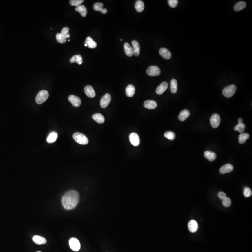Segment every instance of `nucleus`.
I'll return each instance as SVG.
<instances>
[{
  "label": "nucleus",
  "mask_w": 252,
  "mask_h": 252,
  "mask_svg": "<svg viewBox=\"0 0 252 252\" xmlns=\"http://www.w3.org/2000/svg\"><path fill=\"white\" fill-rule=\"evenodd\" d=\"M164 135L165 138H167L168 140H171V141L174 140L176 138V135L173 132H166Z\"/></svg>",
  "instance_id": "72a5a7b5"
},
{
  "label": "nucleus",
  "mask_w": 252,
  "mask_h": 252,
  "mask_svg": "<svg viewBox=\"0 0 252 252\" xmlns=\"http://www.w3.org/2000/svg\"><path fill=\"white\" fill-rule=\"evenodd\" d=\"M56 39L57 42L61 43H64L66 42V39L61 33L57 34Z\"/></svg>",
  "instance_id": "f704fd0d"
},
{
  "label": "nucleus",
  "mask_w": 252,
  "mask_h": 252,
  "mask_svg": "<svg viewBox=\"0 0 252 252\" xmlns=\"http://www.w3.org/2000/svg\"><path fill=\"white\" fill-rule=\"evenodd\" d=\"M147 73L151 76H158L161 73V70L157 66H151L147 69Z\"/></svg>",
  "instance_id": "0eeeda50"
},
{
  "label": "nucleus",
  "mask_w": 252,
  "mask_h": 252,
  "mask_svg": "<svg viewBox=\"0 0 252 252\" xmlns=\"http://www.w3.org/2000/svg\"><path fill=\"white\" fill-rule=\"evenodd\" d=\"M236 90L235 85H230L224 89L222 92L223 95L226 98H230L235 94Z\"/></svg>",
  "instance_id": "20e7f679"
},
{
  "label": "nucleus",
  "mask_w": 252,
  "mask_h": 252,
  "mask_svg": "<svg viewBox=\"0 0 252 252\" xmlns=\"http://www.w3.org/2000/svg\"><path fill=\"white\" fill-rule=\"evenodd\" d=\"M58 138V135L56 132L53 131L50 132L47 138V142L49 144H52L55 142Z\"/></svg>",
  "instance_id": "6ab92c4d"
},
{
  "label": "nucleus",
  "mask_w": 252,
  "mask_h": 252,
  "mask_svg": "<svg viewBox=\"0 0 252 252\" xmlns=\"http://www.w3.org/2000/svg\"><path fill=\"white\" fill-rule=\"evenodd\" d=\"M70 247L72 250L74 251H78L80 250L81 246L80 242L78 239L76 238H72L69 240Z\"/></svg>",
  "instance_id": "39448f33"
},
{
  "label": "nucleus",
  "mask_w": 252,
  "mask_h": 252,
  "mask_svg": "<svg viewBox=\"0 0 252 252\" xmlns=\"http://www.w3.org/2000/svg\"><path fill=\"white\" fill-rule=\"evenodd\" d=\"M245 128H246V126L244 123H238L234 128V130L242 133L244 131Z\"/></svg>",
  "instance_id": "473e14b6"
},
{
  "label": "nucleus",
  "mask_w": 252,
  "mask_h": 252,
  "mask_svg": "<svg viewBox=\"0 0 252 252\" xmlns=\"http://www.w3.org/2000/svg\"><path fill=\"white\" fill-rule=\"evenodd\" d=\"M168 3L171 8H174L177 7L178 4V1L177 0H168Z\"/></svg>",
  "instance_id": "ea45409f"
},
{
  "label": "nucleus",
  "mask_w": 252,
  "mask_h": 252,
  "mask_svg": "<svg viewBox=\"0 0 252 252\" xmlns=\"http://www.w3.org/2000/svg\"><path fill=\"white\" fill-rule=\"evenodd\" d=\"M84 2V0H71L70 1V4L71 6H77L81 5Z\"/></svg>",
  "instance_id": "e433bc0d"
},
{
  "label": "nucleus",
  "mask_w": 252,
  "mask_h": 252,
  "mask_svg": "<svg viewBox=\"0 0 252 252\" xmlns=\"http://www.w3.org/2000/svg\"><path fill=\"white\" fill-rule=\"evenodd\" d=\"M218 196L220 198L223 200L224 198L226 197V194L225 193H223V192H220L218 194Z\"/></svg>",
  "instance_id": "a19ab883"
},
{
  "label": "nucleus",
  "mask_w": 252,
  "mask_h": 252,
  "mask_svg": "<svg viewBox=\"0 0 252 252\" xmlns=\"http://www.w3.org/2000/svg\"><path fill=\"white\" fill-rule=\"evenodd\" d=\"M144 106L148 109H154L157 108V104L154 100H146L144 103Z\"/></svg>",
  "instance_id": "a211bd4d"
},
{
  "label": "nucleus",
  "mask_w": 252,
  "mask_h": 252,
  "mask_svg": "<svg viewBox=\"0 0 252 252\" xmlns=\"http://www.w3.org/2000/svg\"><path fill=\"white\" fill-rule=\"evenodd\" d=\"M68 100L74 107H79L81 104V100L80 98L74 95H70L68 97Z\"/></svg>",
  "instance_id": "1a4fd4ad"
},
{
  "label": "nucleus",
  "mask_w": 252,
  "mask_h": 252,
  "mask_svg": "<svg viewBox=\"0 0 252 252\" xmlns=\"http://www.w3.org/2000/svg\"><path fill=\"white\" fill-rule=\"evenodd\" d=\"M70 62L71 63H77L79 65H81L83 63L82 57L80 55H74L70 59Z\"/></svg>",
  "instance_id": "c85d7f7f"
},
{
  "label": "nucleus",
  "mask_w": 252,
  "mask_h": 252,
  "mask_svg": "<svg viewBox=\"0 0 252 252\" xmlns=\"http://www.w3.org/2000/svg\"><path fill=\"white\" fill-rule=\"evenodd\" d=\"M204 156L210 161H213L216 159L217 155L214 152L206 151L204 153Z\"/></svg>",
  "instance_id": "b1692460"
},
{
  "label": "nucleus",
  "mask_w": 252,
  "mask_h": 252,
  "mask_svg": "<svg viewBox=\"0 0 252 252\" xmlns=\"http://www.w3.org/2000/svg\"><path fill=\"white\" fill-rule=\"evenodd\" d=\"M223 204L226 207H228L231 204V200L229 197H226L224 198L222 202Z\"/></svg>",
  "instance_id": "58836bf2"
},
{
  "label": "nucleus",
  "mask_w": 252,
  "mask_h": 252,
  "mask_svg": "<svg viewBox=\"0 0 252 252\" xmlns=\"http://www.w3.org/2000/svg\"><path fill=\"white\" fill-rule=\"evenodd\" d=\"M238 123H243V119L242 118H239L238 119Z\"/></svg>",
  "instance_id": "79ce46f5"
},
{
  "label": "nucleus",
  "mask_w": 252,
  "mask_h": 252,
  "mask_svg": "<svg viewBox=\"0 0 252 252\" xmlns=\"http://www.w3.org/2000/svg\"><path fill=\"white\" fill-rule=\"evenodd\" d=\"M159 54L164 59H170L171 57V53L167 49L162 48L159 50Z\"/></svg>",
  "instance_id": "4468645a"
},
{
  "label": "nucleus",
  "mask_w": 252,
  "mask_h": 252,
  "mask_svg": "<svg viewBox=\"0 0 252 252\" xmlns=\"http://www.w3.org/2000/svg\"><path fill=\"white\" fill-rule=\"evenodd\" d=\"M221 119L220 115L214 114L211 116L210 119V123L211 127L214 128H217L220 125Z\"/></svg>",
  "instance_id": "423d86ee"
},
{
  "label": "nucleus",
  "mask_w": 252,
  "mask_h": 252,
  "mask_svg": "<svg viewBox=\"0 0 252 252\" xmlns=\"http://www.w3.org/2000/svg\"><path fill=\"white\" fill-rule=\"evenodd\" d=\"M33 240L35 244L41 245L46 244V240L44 237L40 236L35 235L33 237Z\"/></svg>",
  "instance_id": "aec40b11"
},
{
  "label": "nucleus",
  "mask_w": 252,
  "mask_h": 252,
  "mask_svg": "<svg viewBox=\"0 0 252 252\" xmlns=\"http://www.w3.org/2000/svg\"><path fill=\"white\" fill-rule=\"evenodd\" d=\"M68 42H70V40H68Z\"/></svg>",
  "instance_id": "c03bdc74"
},
{
  "label": "nucleus",
  "mask_w": 252,
  "mask_h": 252,
  "mask_svg": "<svg viewBox=\"0 0 252 252\" xmlns=\"http://www.w3.org/2000/svg\"><path fill=\"white\" fill-rule=\"evenodd\" d=\"M79 195L78 191L71 190L64 195L62 200L63 206L66 210L74 209L79 203Z\"/></svg>",
  "instance_id": "f257e3e1"
},
{
  "label": "nucleus",
  "mask_w": 252,
  "mask_h": 252,
  "mask_svg": "<svg viewBox=\"0 0 252 252\" xmlns=\"http://www.w3.org/2000/svg\"></svg>",
  "instance_id": "a18cd8bd"
},
{
  "label": "nucleus",
  "mask_w": 252,
  "mask_h": 252,
  "mask_svg": "<svg viewBox=\"0 0 252 252\" xmlns=\"http://www.w3.org/2000/svg\"><path fill=\"white\" fill-rule=\"evenodd\" d=\"M177 90V80L173 79L171 82V91L172 93H176Z\"/></svg>",
  "instance_id": "2f4dec72"
},
{
  "label": "nucleus",
  "mask_w": 252,
  "mask_h": 252,
  "mask_svg": "<svg viewBox=\"0 0 252 252\" xmlns=\"http://www.w3.org/2000/svg\"><path fill=\"white\" fill-rule=\"evenodd\" d=\"M188 229L191 233H195L198 229V223L195 220H191L188 223Z\"/></svg>",
  "instance_id": "f8f14e48"
},
{
  "label": "nucleus",
  "mask_w": 252,
  "mask_h": 252,
  "mask_svg": "<svg viewBox=\"0 0 252 252\" xmlns=\"http://www.w3.org/2000/svg\"><path fill=\"white\" fill-rule=\"evenodd\" d=\"M103 4L101 3H96L94 4L93 8L95 11H100L103 14H106L108 12V10L106 8H103Z\"/></svg>",
  "instance_id": "2eb2a0df"
},
{
  "label": "nucleus",
  "mask_w": 252,
  "mask_h": 252,
  "mask_svg": "<svg viewBox=\"0 0 252 252\" xmlns=\"http://www.w3.org/2000/svg\"><path fill=\"white\" fill-rule=\"evenodd\" d=\"M135 8L138 12L141 13L144 11V3L142 1L138 0L136 1L135 4Z\"/></svg>",
  "instance_id": "bb28decb"
},
{
  "label": "nucleus",
  "mask_w": 252,
  "mask_h": 252,
  "mask_svg": "<svg viewBox=\"0 0 252 252\" xmlns=\"http://www.w3.org/2000/svg\"><path fill=\"white\" fill-rule=\"evenodd\" d=\"M76 11L79 12L82 17H86L87 15V10L86 7L84 5H80L76 7Z\"/></svg>",
  "instance_id": "393cba45"
},
{
  "label": "nucleus",
  "mask_w": 252,
  "mask_h": 252,
  "mask_svg": "<svg viewBox=\"0 0 252 252\" xmlns=\"http://www.w3.org/2000/svg\"><path fill=\"white\" fill-rule=\"evenodd\" d=\"M135 89L132 85H129L126 88V94L128 97H133L135 93Z\"/></svg>",
  "instance_id": "412c9836"
},
{
  "label": "nucleus",
  "mask_w": 252,
  "mask_h": 252,
  "mask_svg": "<svg viewBox=\"0 0 252 252\" xmlns=\"http://www.w3.org/2000/svg\"><path fill=\"white\" fill-rule=\"evenodd\" d=\"M49 93L46 90H42L38 93L36 96V102L38 104H41L44 103L49 97Z\"/></svg>",
  "instance_id": "7ed1b4c3"
},
{
  "label": "nucleus",
  "mask_w": 252,
  "mask_h": 252,
  "mask_svg": "<svg viewBox=\"0 0 252 252\" xmlns=\"http://www.w3.org/2000/svg\"><path fill=\"white\" fill-rule=\"evenodd\" d=\"M86 95L90 98H94L95 96L96 93L93 87L90 85H87L84 88Z\"/></svg>",
  "instance_id": "ddd939ff"
},
{
  "label": "nucleus",
  "mask_w": 252,
  "mask_h": 252,
  "mask_svg": "<svg viewBox=\"0 0 252 252\" xmlns=\"http://www.w3.org/2000/svg\"><path fill=\"white\" fill-rule=\"evenodd\" d=\"M124 50L125 54L128 56L131 57L134 54L132 47L128 43H125L124 44Z\"/></svg>",
  "instance_id": "5701e85b"
},
{
  "label": "nucleus",
  "mask_w": 252,
  "mask_h": 252,
  "mask_svg": "<svg viewBox=\"0 0 252 252\" xmlns=\"http://www.w3.org/2000/svg\"><path fill=\"white\" fill-rule=\"evenodd\" d=\"M85 43L87 45V47L91 49H94L97 47V43L95 41H93L92 37H88L86 39Z\"/></svg>",
  "instance_id": "a878e982"
},
{
  "label": "nucleus",
  "mask_w": 252,
  "mask_h": 252,
  "mask_svg": "<svg viewBox=\"0 0 252 252\" xmlns=\"http://www.w3.org/2000/svg\"><path fill=\"white\" fill-rule=\"evenodd\" d=\"M84 46H85L87 47V45L86 44V43H85V44H84Z\"/></svg>",
  "instance_id": "37998d69"
},
{
  "label": "nucleus",
  "mask_w": 252,
  "mask_h": 252,
  "mask_svg": "<svg viewBox=\"0 0 252 252\" xmlns=\"http://www.w3.org/2000/svg\"><path fill=\"white\" fill-rule=\"evenodd\" d=\"M92 118L93 120H95L98 123H103L105 122L104 116L102 115L99 113L94 114L93 115Z\"/></svg>",
  "instance_id": "cd10ccee"
},
{
  "label": "nucleus",
  "mask_w": 252,
  "mask_h": 252,
  "mask_svg": "<svg viewBox=\"0 0 252 252\" xmlns=\"http://www.w3.org/2000/svg\"><path fill=\"white\" fill-rule=\"evenodd\" d=\"M73 138L79 144L86 145L88 144V139L87 137L82 133L76 132L73 135Z\"/></svg>",
  "instance_id": "f03ea898"
},
{
  "label": "nucleus",
  "mask_w": 252,
  "mask_h": 252,
  "mask_svg": "<svg viewBox=\"0 0 252 252\" xmlns=\"http://www.w3.org/2000/svg\"><path fill=\"white\" fill-rule=\"evenodd\" d=\"M69 28L64 27L62 30L61 34L66 39H67V38H69L70 37V35L69 33Z\"/></svg>",
  "instance_id": "c9c22d12"
},
{
  "label": "nucleus",
  "mask_w": 252,
  "mask_h": 252,
  "mask_svg": "<svg viewBox=\"0 0 252 252\" xmlns=\"http://www.w3.org/2000/svg\"><path fill=\"white\" fill-rule=\"evenodd\" d=\"M249 137L250 135L248 133H241L238 137L239 142L240 144H244Z\"/></svg>",
  "instance_id": "7c9ffc66"
},
{
  "label": "nucleus",
  "mask_w": 252,
  "mask_h": 252,
  "mask_svg": "<svg viewBox=\"0 0 252 252\" xmlns=\"http://www.w3.org/2000/svg\"><path fill=\"white\" fill-rule=\"evenodd\" d=\"M168 85L166 82H163L160 84L159 86H158L156 90V93L157 95H162L166 90L167 89Z\"/></svg>",
  "instance_id": "dca6fc26"
},
{
  "label": "nucleus",
  "mask_w": 252,
  "mask_h": 252,
  "mask_svg": "<svg viewBox=\"0 0 252 252\" xmlns=\"http://www.w3.org/2000/svg\"><path fill=\"white\" fill-rule=\"evenodd\" d=\"M129 140L132 144L134 146H138L140 143V137L138 135L135 133H132L129 135Z\"/></svg>",
  "instance_id": "9d476101"
},
{
  "label": "nucleus",
  "mask_w": 252,
  "mask_h": 252,
  "mask_svg": "<svg viewBox=\"0 0 252 252\" xmlns=\"http://www.w3.org/2000/svg\"><path fill=\"white\" fill-rule=\"evenodd\" d=\"M246 3L244 1H240L237 3L234 6V11L238 12V11H240L243 9L246 8Z\"/></svg>",
  "instance_id": "c756f323"
},
{
  "label": "nucleus",
  "mask_w": 252,
  "mask_h": 252,
  "mask_svg": "<svg viewBox=\"0 0 252 252\" xmlns=\"http://www.w3.org/2000/svg\"><path fill=\"white\" fill-rule=\"evenodd\" d=\"M233 167L232 164H228L222 166L220 169V172L222 174L229 173L233 171Z\"/></svg>",
  "instance_id": "9b49d317"
},
{
  "label": "nucleus",
  "mask_w": 252,
  "mask_h": 252,
  "mask_svg": "<svg viewBox=\"0 0 252 252\" xmlns=\"http://www.w3.org/2000/svg\"><path fill=\"white\" fill-rule=\"evenodd\" d=\"M243 194L246 197H250L252 195V191H251V189H250L249 188H245L244 191H243Z\"/></svg>",
  "instance_id": "4c0bfd02"
},
{
  "label": "nucleus",
  "mask_w": 252,
  "mask_h": 252,
  "mask_svg": "<svg viewBox=\"0 0 252 252\" xmlns=\"http://www.w3.org/2000/svg\"><path fill=\"white\" fill-rule=\"evenodd\" d=\"M111 101V96L109 93H106L102 97L100 100V106L101 108H106L108 106Z\"/></svg>",
  "instance_id": "6e6552de"
},
{
  "label": "nucleus",
  "mask_w": 252,
  "mask_h": 252,
  "mask_svg": "<svg viewBox=\"0 0 252 252\" xmlns=\"http://www.w3.org/2000/svg\"><path fill=\"white\" fill-rule=\"evenodd\" d=\"M190 113L188 110H183L178 115V119L181 122L185 121L190 116Z\"/></svg>",
  "instance_id": "4be33fe9"
},
{
  "label": "nucleus",
  "mask_w": 252,
  "mask_h": 252,
  "mask_svg": "<svg viewBox=\"0 0 252 252\" xmlns=\"http://www.w3.org/2000/svg\"><path fill=\"white\" fill-rule=\"evenodd\" d=\"M133 53L135 56H138L140 53V44L136 40H133L132 42Z\"/></svg>",
  "instance_id": "f3484780"
}]
</instances>
